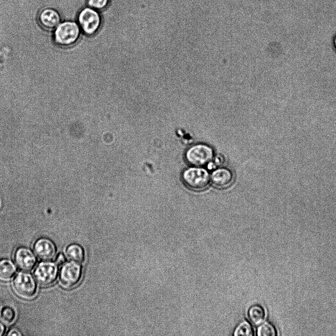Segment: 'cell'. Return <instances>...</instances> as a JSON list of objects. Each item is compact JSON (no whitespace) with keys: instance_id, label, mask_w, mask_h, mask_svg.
<instances>
[{"instance_id":"1","label":"cell","mask_w":336,"mask_h":336,"mask_svg":"<svg viewBox=\"0 0 336 336\" xmlns=\"http://www.w3.org/2000/svg\"><path fill=\"white\" fill-rule=\"evenodd\" d=\"M12 288L18 297L26 300L34 298L37 291L34 278L25 272H20L15 275L12 281Z\"/></svg>"},{"instance_id":"2","label":"cell","mask_w":336,"mask_h":336,"mask_svg":"<svg viewBox=\"0 0 336 336\" xmlns=\"http://www.w3.org/2000/svg\"><path fill=\"white\" fill-rule=\"evenodd\" d=\"M182 180L185 185L195 191L206 188L210 183L208 172L202 168L191 167L185 170L182 174Z\"/></svg>"},{"instance_id":"3","label":"cell","mask_w":336,"mask_h":336,"mask_svg":"<svg viewBox=\"0 0 336 336\" xmlns=\"http://www.w3.org/2000/svg\"><path fill=\"white\" fill-rule=\"evenodd\" d=\"M59 269L55 262L44 261L40 262L34 271L35 281L41 286L53 284L57 279Z\"/></svg>"},{"instance_id":"4","label":"cell","mask_w":336,"mask_h":336,"mask_svg":"<svg viewBox=\"0 0 336 336\" xmlns=\"http://www.w3.org/2000/svg\"><path fill=\"white\" fill-rule=\"evenodd\" d=\"M213 149L205 144L192 146L186 153L187 161L194 166H203L211 161L213 157Z\"/></svg>"},{"instance_id":"5","label":"cell","mask_w":336,"mask_h":336,"mask_svg":"<svg viewBox=\"0 0 336 336\" xmlns=\"http://www.w3.org/2000/svg\"><path fill=\"white\" fill-rule=\"evenodd\" d=\"M80 32L78 25L74 22L67 21L59 25L55 32L56 42L61 45H68L78 38Z\"/></svg>"},{"instance_id":"6","label":"cell","mask_w":336,"mask_h":336,"mask_svg":"<svg viewBox=\"0 0 336 336\" xmlns=\"http://www.w3.org/2000/svg\"><path fill=\"white\" fill-rule=\"evenodd\" d=\"M81 275V267L78 263L71 261L64 263L59 273L60 283L65 288H71L79 281Z\"/></svg>"},{"instance_id":"7","label":"cell","mask_w":336,"mask_h":336,"mask_svg":"<svg viewBox=\"0 0 336 336\" xmlns=\"http://www.w3.org/2000/svg\"><path fill=\"white\" fill-rule=\"evenodd\" d=\"M78 20L80 27L85 33L92 34L99 29L101 17L99 13L91 7H86L79 13Z\"/></svg>"},{"instance_id":"8","label":"cell","mask_w":336,"mask_h":336,"mask_svg":"<svg viewBox=\"0 0 336 336\" xmlns=\"http://www.w3.org/2000/svg\"><path fill=\"white\" fill-rule=\"evenodd\" d=\"M14 260L17 267L23 272H30L35 266L37 259L33 252L26 247H19L14 253Z\"/></svg>"},{"instance_id":"9","label":"cell","mask_w":336,"mask_h":336,"mask_svg":"<svg viewBox=\"0 0 336 336\" xmlns=\"http://www.w3.org/2000/svg\"><path fill=\"white\" fill-rule=\"evenodd\" d=\"M33 249L36 256L41 260H49L54 257L56 253L55 244L50 239L41 237L35 240Z\"/></svg>"},{"instance_id":"10","label":"cell","mask_w":336,"mask_h":336,"mask_svg":"<svg viewBox=\"0 0 336 336\" xmlns=\"http://www.w3.org/2000/svg\"><path fill=\"white\" fill-rule=\"evenodd\" d=\"M211 180L214 186L223 189L229 187L232 183L234 175L228 169L219 168L212 172Z\"/></svg>"},{"instance_id":"11","label":"cell","mask_w":336,"mask_h":336,"mask_svg":"<svg viewBox=\"0 0 336 336\" xmlns=\"http://www.w3.org/2000/svg\"><path fill=\"white\" fill-rule=\"evenodd\" d=\"M39 19L42 25L49 29L56 28L59 24L61 18L58 12L52 8H46L39 14Z\"/></svg>"},{"instance_id":"12","label":"cell","mask_w":336,"mask_h":336,"mask_svg":"<svg viewBox=\"0 0 336 336\" xmlns=\"http://www.w3.org/2000/svg\"><path fill=\"white\" fill-rule=\"evenodd\" d=\"M16 273V268L12 261L5 258L0 259V280H10Z\"/></svg>"},{"instance_id":"13","label":"cell","mask_w":336,"mask_h":336,"mask_svg":"<svg viewBox=\"0 0 336 336\" xmlns=\"http://www.w3.org/2000/svg\"><path fill=\"white\" fill-rule=\"evenodd\" d=\"M248 315L251 322L257 325L261 324L264 321L266 313L262 306L255 305L249 308Z\"/></svg>"},{"instance_id":"14","label":"cell","mask_w":336,"mask_h":336,"mask_svg":"<svg viewBox=\"0 0 336 336\" xmlns=\"http://www.w3.org/2000/svg\"><path fill=\"white\" fill-rule=\"evenodd\" d=\"M66 253L67 258L71 261L80 263L84 260L83 249L79 244H70L67 247Z\"/></svg>"},{"instance_id":"15","label":"cell","mask_w":336,"mask_h":336,"mask_svg":"<svg viewBox=\"0 0 336 336\" xmlns=\"http://www.w3.org/2000/svg\"><path fill=\"white\" fill-rule=\"evenodd\" d=\"M0 318L6 325H12L16 320V312L14 308L10 306H4L0 312Z\"/></svg>"},{"instance_id":"16","label":"cell","mask_w":336,"mask_h":336,"mask_svg":"<svg viewBox=\"0 0 336 336\" xmlns=\"http://www.w3.org/2000/svg\"><path fill=\"white\" fill-rule=\"evenodd\" d=\"M257 335L259 336H275L277 335V331L273 325L265 322L258 327Z\"/></svg>"},{"instance_id":"17","label":"cell","mask_w":336,"mask_h":336,"mask_svg":"<svg viewBox=\"0 0 336 336\" xmlns=\"http://www.w3.org/2000/svg\"><path fill=\"white\" fill-rule=\"evenodd\" d=\"M254 335V330L251 325L246 321L240 323L235 330V336H252Z\"/></svg>"},{"instance_id":"18","label":"cell","mask_w":336,"mask_h":336,"mask_svg":"<svg viewBox=\"0 0 336 336\" xmlns=\"http://www.w3.org/2000/svg\"><path fill=\"white\" fill-rule=\"evenodd\" d=\"M109 0H88L87 3L90 7L93 9H102L106 7Z\"/></svg>"},{"instance_id":"19","label":"cell","mask_w":336,"mask_h":336,"mask_svg":"<svg viewBox=\"0 0 336 336\" xmlns=\"http://www.w3.org/2000/svg\"><path fill=\"white\" fill-rule=\"evenodd\" d=\"M66 261V258L63 254L62 253H60L57 255L56 256L55 260V262L58 265H62L64 263H65Z\"/></svg>"},{"instance_id":"20","label":"cell","mask_w":336,"mask_h":336,"mask_svg":"<svg viewBox=\"0 0 336 336\" xmlns=\"http://www.w3.org/2000/svg\"><path fill=\"white\" fill-rule=\"evenodd\" d=\"M6 335L7 336H21L22 334L17 329L14 328L10 329Z\"/></svg>"},{"instance_id":"21","label":"cell","mask_w":336,"mask_h":336,"mask_svg":"<svg viewBox=\"0 0 336 336\" xmlns=\"http://www.w3.org/2000/svg\"><path fill=\"white\" fill-rule=\"evenodd\" d=\"M5 331V328L2 323L0 321V336H2Z\"/></svg>"},{"instance_id":"22","label":"cell","mask_w":336,"mask_h":336,"mask_svg":"<svg viewBox=\"0 0 336 336\" xmlns=\"http://www.w3.org/2000/svg\"><path fill=\"white\" fill-rule=\"evenodd\" d=\"M333 43L334 49L336 51V34L333 37Z\"/></svg>"},{"instance_id":"23","label":"cell","mask_w":336,"mask_h":336,"mask_svg":"<svg viewBox=\"0 0 336 336\" xmlns=\"http://www.w3.org/2000/svg\"><path fill=\"white\" fill-rule=\"evenodd\" d=\"M273 3H274V1H273ZM274 9H275V7H274ZM276 13H277V12L276 11V12H275V14H276Z\"/></svg>"}]
</instances>
